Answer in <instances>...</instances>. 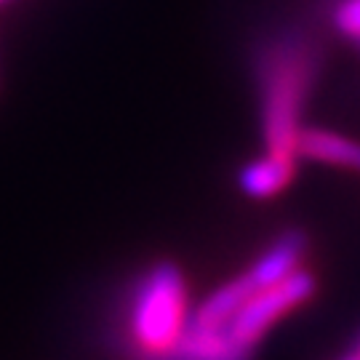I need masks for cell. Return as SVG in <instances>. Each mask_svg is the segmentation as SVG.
Segmentation results:
<instances>
[{
	"instance_id": "1",
	"label": "cell",
	"mask_w": 360,
	"mask_h": 360,
	"mask_svg": "<svg viewBox=\"0 0 360 360\" xmlns=\"http://www.w3.org/2000/svg\"><path fill=\"white\" fill-rule=\"evenodd\" d=\"M257 75L267 153L296 160L302 112L318 75V49L302 32H281L259 51Z\"/></svg>"
},
{
	"instance_id": "2",
	"label": "cell",
	"mask_w": 360,
	"mask_h": 360,
	"mask_svg": "<svg viewBox=\"0 0 360 360\" xmlns=\"http://www.w3.org/2000/svg\"><path fill=\"white\" fill-rule=\"evenodd\" d=\"M187 285L174 264H155L134 285L129 304V339L134 360H166L187 331Z\"/></svg>"
},
{
	"instance_id": "3",
	"label": "cell",
	"mask_w": 360,
	"mask_h": 360,
	"mask_svg": "<svg viewBox=\"0 0 360 360\" xmlns=\"http://www.w3.org/2000/svg\"><path fill=\"white\" fill-rule=\"evenodd\" d=\"M312 294H315V278L304 270H296L281 283L264 285L257 294H251L224 328V339L232 352L248 360L254 355L259 339L291 309L302 307Z\"/></svg>"
},
{
	"instance_id": "4",
	"label": "cell",
	"mask_w": 360,
	"mask_h": 360,
	"mask_svg": "<svg viewBox=\"0 0 360 360\" xmlns=\"http://www.w3.org/2000/svg\"><path fill=\"white\" fill-rule=\"evenodd\" d=\"M296 155L326 166L360 171V142L328 129H302L296 142Z\"/></svg>"
},
{
	"instance_id": "5",
	"label": "cell",
	"mask_w": 360,
	"mask_h": 360,
	"mask_svg": "<svg viewBox=\"0 0 360 360\" xmlns=\"http://www.w3.org/2000/svg\"><path fill=\"white\" fill-rule=\"evenodd\" d=\"M302 254H304V235L296 230H288L275 243L262 251V257L251 264L248 275H251V281L259 288L281 283V281H285L288 275H294L299 270Z\"/></svg>"
},
{
	"instance_id": "6",
	"label": "cell",
	"mask_w": 360,
	"mask_h": 360,
	"mask_svg": "<svg viewBox=\"0 0 360 360\" xmlns=\"http://www.w3.org/2000/svg\"><path fill=\"white\" fill-rule=\"evenodd\" d=\"M294 176H296L294 158H278V155L264 153L254 163L243 166V171L238 174V184H240V190L248 198L267 200V198H275L278 193H283Z\"/></svg>"
},
{
	"instance_id": "7",
	"label": "cell",
	"mask_w": 360,
	"mask_h": 360,
	"mask_svg": "<svg viewBox=\"0 0 360 360\" xmlns=\"http://www.w3.org/2000/svg\"><path fill=\"white\" fill-rule=\"evenodd\" d=\"M334 25L342 35L360 43V0H342L334 11Z\"/></svg>"
},
{
	"instance_id": "8",
	"label": "cell",
	"mask_w": 360,
	"mask_h": 360,
	"mask_svg": "<svg viewBox=\"0 0 360 360\" xmlns=\"http://www.w3.org/2000/svg\"><path fill=\"white\" fill-rule=\"evenodd\" d=\"M342 360H360V347H355L352 352H349L347 358H342Z\"/></svg>"
},
{
	"instance_id": "9",
	"label": "cell",
	"mask_w": 360,
	"mask_h": 360,
	"mask_svg": "<svg viewBox=\"0 0 360 360\" xmlns=\"http://www.w3.org/2000/svg\"><path fill=\"white\" fill-rule=\"evenodd\" d=\"M358 347H360V336H358Z\"/></svg>"
},
{
	"instance_id": "10",
	"label": "cell",
	"mask_w": 360,
	"mask_h": 360,
	"mask_svg": "<svg viewBox=\"0 0 360 360\" xmlns=\"http://www.w3.org/2000/svg\"><path fill=\"white\" fill-rule=\"evenodd\" d=\"M0 3H6V0H0Z\"/></svg>"
}]
</instances>
